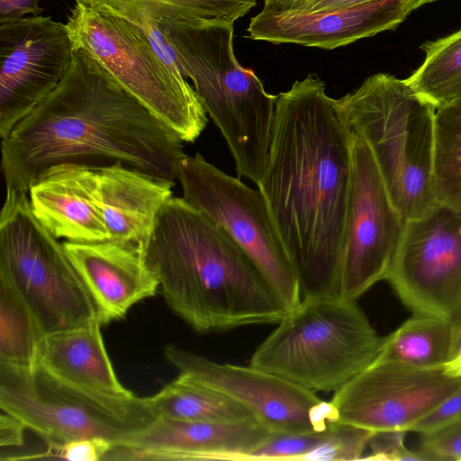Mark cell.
Here are the masks:
<instances>
[{
	"label": "cell",
	"mask_w": 461,
	"mask_h": 461,
	"mask_svg": "<svg viewBox=\"0 0 461 461\" xmlns=\"http://www.w3.org/2000/svg\"><path fill=\"white\" fill-rule=\"evenodd\" d=\"M352 131L316 73L276 95L258 190L297 275L302 299L339 295Z\"/></svg>",
	"instance_id": "cell-1"
},
{
	"label": "cell",
	"mask_w": 461,
	"mask_h": 461,
	"mask_svg": "<svg viewBox=\"0 0 461 461\" xmlns=\"http://www.w3.org/2000/svg\"><path fill=\"white\" fill-rule=\"evenodd\" d=\"M183 140L79 48L57 88L2 139L6 190L29 193L50 167L122 163L175 183Z\"/></svg>",
	"instance_id": "cell-2"
},
{
	"label": "cell",
	"mask_w": 461,
	"mask_h": 461,
	"mask_svg": "<svg viewBox=\"0 0 461 461\" xmlns=\"http://www.w3.org/2000/svg\"><path fill=\"white\" fill-rule=\"evenodd\" d=\"M145 257L166 303L199 332L276 324L289 311L232 238L183 197L160 208Z\"/></svg>",
	"instance_id": "cell-3"
},
{
	"label": "cell",
	"mask_w": 461,
	"mask_h": 461,
	"mask_svg": "<svg viewBox=\"0 0 461 461\" xmlns=\"http://www.w3.org/2000/svg\"><path fill=\"white\" fill-rule=\"evenodd\" d=\"M335 102L350 131L369 147L403 219L425 214L438 203L435 107L406 79L387 73L370 76Z\"/></svg>",
	"instance_id": "cell-4"
},
{
	"label": "cell",
	"mask_w": 461,
	"mask_h": 461,
	"mask_svg": "<svg viewBox=\"0 0 461 461\" xmlns=\"http://www.w3.org/2000/svg\"><path fill=\"white\" fill-rule=\"evenodd\" d=\"M258 346L249 365L307 390L336 392L378 358L383 337L340 295L302 299Z\"/></svg>",
	"instance_id": "cell-5"
},
{
	"label": "cell",
	"mask_w": 461,
	"mask_h": 461,
	"mask_svg": "<svg viewBox=\"0 0 461 461\" xmlns=\"http://www.w3.org/2000/svg\"><path fill=\"white\" fill-rule=\"evenodd\" d=\"M66 25L73 49L87 52L183 141L194 142L200 136L208 119L198 95L183 75L159 59L137 25L78 3Z\"/></svg>",
	"instance_id": "cell-6"
},
{
	"label": "cell",
	"mask_w": 461,
	"mask_h": 461,
	"mask_svg": "<svg viewBox=\"0 0 461 461\" xmlns=\"http://www.w3.org/2000/svg\"><path fill=\"white\" fill-rule=\"evenodd\" d=\"M0 277L20 293L45 334L100 321L63 243L36 219L27 193L6 190L0 215Z\"/></svg>",
	"instance_id": "cell-7"
},
{
	"label": "cell",
	"mask_w": 461,
	"mask_h": 461,
	"mask_svg": "<svg viewBox=\"0 0 461 461\" xmlns=\"http://www.w3.org/2000/svg\"><path fill=\"white\" fill-rule=\"evenodd\" d=\"M176 179L183 198L232 238L289 311L296 307L302 301L300 283L261 192L198 152L179 160Z\"/></svg>",
	"instance_id": "cell-8"
},
{
	"label": "cell",
	"mask_w": 461,
	"mask_h": 461,
	"mask_svg": "<svg viewBox=\"0 0 461 461\" xmlns=\"http://www.w3.org/2000/svg\"><path fill=\"white\" fill-rule=\"evenodd\" d=\"M158 23L176 51L183 76L192 81L222 134H243L263 121L276 96L266 91L252 69L237 60L234 24L173 20Z\"/></svg>",
	"instance_id": "cell-9"
},
{
	"label": "cell",
	"mask_w": 461,
	"mask_h": 461,
	"mask_svg": "<svg viewBox=\"0 0 461 461\" xmlns=\"http://www.w3.org/2000/svg\"><path fill=\"white\" fill-rule=\"evenodd\" d=\"M0 408L41 437L50 448L90 437L104 438L116 447L158 418L149 396L110 405L59 385L38 369L3 364Z\"/></svg>",
	"instance_id": "cell-10"
},
{
	"label": "cell",
	"mask_w": 461,
	"mask_h": 461,
	"mask_svg": "<svg viewBox=\"0 0 461 461\" xmlns=\"http://www.w3.org/2000/svg\"><path fill=\"white\" fill-rule=\"evenodd\" d=\"M412 313L461 311V210L438 202L407 221L385 279Z\"/></svg>",
	"instance_id": "cell-11"
},
{
	"label": "cell",
	"mask_w": 461,
	"mask_h": 461,
	"mask_svg": "<svg viewBox=\"0 0 461 461\" xmlns=\"http://www.w3.org/2000/svg\"><path fill=\"white\" fill-rule=\"evenodd\" d=\"M405 223L369 147L352 132V173L339 288L342 298L357 301L386 279Z\"/></svg>",
	"instance_id": "cell-12"
},
{
	"label": "cell",
	"mask_w": 461,
	"mask_h": 461,
	"mask_svg": "<svg viewBox=\"0 0 461 461\" xmlns=\"http://www.w3.org/2000/svg\"><path fill=\"white\" fill-rule=\"evenodd\" d=\"M164 353L179 375L237 401L275 433L323 430L336 420L330 402L261 368L215 362L176 345Z\"/></svg>",
	"instance_id": "cell-13"
},
{
	"label": "cell",
	"mask_w": 461,
	"mask_h": 461,
	"mask_svg": "<svg viewBox=\"0 0 461 461\" xmlns=\"http://www.w3.org/2000/svg\"><path fill=\"white\" fill-rule=\"evenodd\" d=\"M461 386L443 367L420 369L375 361L334 392L338 421L374 432L410 431Z\"/></svg>",
	"instance_id": "cell-14"
},
{
	"label": "cell",
	"mask_w": 461,
	"mask_h": 461,
	"mask_svg": "<svg viewBox=\"0 0 461 461\" xmlns=\"http://www.w3.org/2000/svg\"><path fill=\"white\" fill-rule=\"evenodd\" d=\"M66 23L31 15L0 23V136L59 85L72 60Z\"/></svg>",
	"instance_id": "cell-15"
},
{
	"label": "cell",
	"mask_w": 461,
	"mask_h": 461,
	"mask_svg": "<svg viewBox=\"0 0 461 461\" xmlns=\"http://www.w3.org/2000/svg\"><path fill=\"white\" fill-rule=\"evenodd\" d=\"M438 0H373L315 13L263 10L252 17L248 37L274 44L333 50L393 30L423 5Z\"/></svg>",
	"instance_id": "cell-16"
},
{
	"label": "cell",
	"mask_w": 461,
	"mask_h": 461,
	"mask_svg": "<svg viewBox=\"0 0 461 461\" xmlns=\"http://www.w3.org/2000/svg\"><path fill=\"white\" fill-rule=\"evenodd\" d=\"M275 434L259 422L216 424L158 417L114 447L105 459L240 461Z\"/></svg>",
	"instance_id": "cell-17"
},
{
	"label": "cell",
	"mask_w": 461,
	"mask_h": 461,
	"mask_svg": "<svg viewBox=\"0 0 461 461\" xmlns=\"http://www.w3.org/2000/svg\"><path fill=\"white\" fill-rule=\"evenodd\" d=\"M62 243L95 302L102 325L124 317L132 305L153 296L159 287L142 245L110 240Z\"/></svg>",
	"instance_id": "cell-18"
},
{
	"label": "cell",
	"mask_w": 461,
	"mask_h": 461,
	"mask_svg": "<svg viewBox=\"0 0 461 461\" xmlns=\"http://www.w3.org/2000/svg\"><path fill=\"white\" fill-rule=\"evenodd\" d=\"M32 211L58 240H109L97 194L96 167L63 163L42 173L29 190Z\"/></svg>",
	"instance_id": "cell-19"
},
{
	"label": "cell",
	"mask_w": 461,
	"mask_h": 461,
	"mask_svg": "<svg viewBox=\"0 0 461 461\" xmlns=\"http://www.w3.org/2000/svg\"><path fill=\"white\" fill-rule=\"evenodd\" d=\"M100 321L76 329L45 334L37 369L55 383L83 396L122 405L135 396L119 381L106 352Z\"/></svg>",
	"instance_id": "cell-20"
},
{
	"label": "cell",
	"mask_w": 461,
	"mask_h": 461,
	"mask_svg": "<svg viewBox=\"0 0 461 461\" xmlns=\"http://www.w3.org/2000/svg\"><path fill=\"white\" fill-rule=\"evenodd\" d=\"M97 194L109 240L146 247L175 183L125 167H96Z\"/></svg>",
	"instance_id": "cell-21"
},
{
	"label": "cell",
	"mask_w": 461,
	"mask_h": 461,
	"mask_svg": "<svg viewBox=\"0 0 461 461\" xmlns=\"http://www.w3.org/2000/svg\"><path fill=\"white\" fill-rule=\"evenodd\" d=\"M456 354L451 319L418 314L383 337L376 361L420 369L442 368Z\"/></svg>",
	"instance_id": "cell-22"
},
{
	"label": "cell",
	"mask_w": 461,
	"mask_h": 461,
	"mask_svg": "<svg viewBox=\"0 0 461 461\" xmlns=\"http://www.w3.org/2000/svg\"><path fill=\"white\" fill-rule=\"evenodd\" d=\"M149 401L158 417L216 424L259 422L237 401L182 375Z\"/></svg>",
	"instance_id": "cell-23"
},
{
	"label": "cell",
	"mask_w": 461,
	"mask_h": 461,
	"mask_svg": "<svg viewBox=\"0 0 461 461\" xmlns=\"http://www.w3.org/2000/svg\"><path fill=\"white\" fill-rule=\"evenodd\" d=\"M115 14L137 13L156 22L164 20L234 24L258 0H74Z\"/></svg>",
	"instance_id": "cell-24"
},
{
	"label": "cell",
	"mask_w": 461,
	"mask_h": 461,
	"mask_svg": "<svg viewBox=\"0 0 461 461\" xmlns=\"http://www.w3.org/2000/svg\"><path fill=\"white\" fill-rule=\"evenodd\" d=\"M44 335L20 293L7 279L0 277V364L36 370Z\"/></svg>",
	"instance_id": "cell-25"
},
{
	"label": "cell",
	"mask_w": 461,
	"mask_h": 461,
	"mask_svg": "<svg viewBox=\"0 0 461 461\" xmlns=\"http://www.w3.org/2000/svg\"><path fill=\"white\" fill-rule=\"evenodd\" d=\"M420 48L424 60L406 81L436 110L460 99L461 28Z\"/></svg>",
	"instance_id": "cell-26"
},
{
	"label": "cell",
	"mask_w": 461,
	"mask_h": 461,
	"mask_svg": "<svg viewBox=\"0 0 461 461\" xmlns=\"http://www.w3.org/2000/svg\"><path fill=\"white\" fill-rule=\"evenodd\" d=\"M434 189L438 202L461 210V98L436 110Z\"/></svg>",
	"instance_id": "cell-27"
},
{
	"label": "cell",
	"mask_w": 461,
	"mask_h": 461,
	"mask_svg": "<svg viewBox=\"0 0 461 461\" xmlns=\"http://www.w3.org/2000/svg\"><path fill=\"white\" fill-rule=\"evenodd\" d=\"M376 432L341 421H330L322 443L305 460H359Z\"/></svg>",
	"instance_id": "cell-28"
},
{
	"label": "cell",
	"mask_w": 461,
	"mask_h": 461,
	"mask_svg": "<svg viewBox=\"0 0 461 461\" xmlns=\"http://www.w3.org/2000/svg\"><path fill=\"white\" fill-rule=\"evenodd\" d=\"M325 435L326 429L298 434L276 433L265 445L245 456L242 460H305L322 443Z\"/></svg>",
	"instance_id": "cell-29"
},
{
	"label": "cell",
	"mask_w": 461,
	"mask_h": 461,
	"mask_svg": "<svg viewBox=\"0 0 461 461\" xmlns=\"http://www.w3.org/2000/svg\"><path fill=\"white\" fill-rule=\"evenodd\" d=\"M416 451L425 461H461V420L431 433L421 435Z\"/></svg>",
	"instance_id": "cell-30"
},
{
	"label": "cell",
	"mask_w": 461,
	"mask_h": 461,
	"mask_svg": "<svg viewBox=\"0 0 461 461\" xmlns=\"http://www.w3.org/2000/svg\"><path fill=\"white\" fill-rule=\"evenodd\" d=\"M407 431L391 430L376 432L371 438L368 447L370 452L364 460L378 461H424V457L417 451L408 449L404 444Z\"/></svg>",
	"instance_id": "cell-31"
},
{
	"label": "cell",
	"mask_w": 461,
	"mask_h": 461,
	"mask_svg": "<svg viewBox=\"0 0 461 461\" xmlns=\"http://www.w3.org/2000/svg\"><path fill=\"white\" fill-rule=\"evenodd\" d=\"M113 444L102 437H90L68 441L50 448L60 458L69 461H98L105 459Z\"/></svg>",
	"instance_id": "cell-32"
},
{
	"label": "cell",
	"mask_w": 461,
	"mask_h": 461,
	"mask_svg": "<svg viewBox=\"0 0 461 461\" xmlns=\"http://www.w3.org/2000/svg\"><path fill=\"white\" fill-rule=\"evenodd\" d=\"M461 420V386L413 425L410 431L431 433Z\"/></svg>",
	"instance_id": "cell-33"
},
{
	"label": "cell",
	"mask_w": 461,
	"mask_h": 461,
	"mask_svg": "<svg viewBox=\"0 0 461 461\" xmlns=\"http://www.w3.org/2000/svg\"><path fill=\"white\" fill-rule=\"evenodd\" d=\"M41 0H0V23L25 17L26 14L38 15L43 9Z\"/></svg>",
	"instance_id": "cell-34"
},
{
	"label": "cell",
	"mask_w": 461,
	"mask_h": 461,
	"mask_svg": "<svg viewBox=\"0 0 461 461\" xmlns=\"http://www.w3.org/2000/svg\"><path fill=\"white\" fill-rule=\"evenodd\" d=\"M373 0H295L285 11L287 13H315L335 10L359 5ZM284 13V12H283Z\"/></svg>",
	"instance_id": "cell-35"
},
{
	"label": "cell",
	"mask_w": 461,
	"mask_h": 461,
	"mask_svg": "<svg viewBox=\"0 0 461 461\" xmlns=\"http://www.w3.org/2000/svg\"><path fill=\"white\" fill-rule=\"evenodd\" d=\"M0 444L5 446H21L23 429H26L21 420L13 415L1 411Z\"/></svg>",
	"instance_id": "cell-36"
},
{
	"label": "cell",
	"mask_w": 461,
	"mask_h": 461,
	"mask_svg": "<svg viewBox=\"0 0 461 461\" xmlns=\"http://www.w3.org/2000/svg\"><path fill=\"white\" fill-rule=\"evenodd\" d=\"M443 370L449 376L461 378V348L443 366Z\"/></svg>",
	"instance_id": "cell-37"
},
{
	"label": "cell",
	"mask_w": 461,
	"mask_h": 461,
	"mask_svg": "<svg viewBox=\"0 0 461 461\" xmlns=\"http://www.w3.org/2000/svg\"><path fill=\"white\" fill-rule=\"evenodd\" d=\"M295 0H264L263 10L272 12H285Z\"/></svg>",
	"instance_id": "cell-38"
},
{
	"label": "cell",
	"mask_w": 461,
	"mask_h": 461,
	"mask_svg": "<svg viewBox=\"0 0 461 461\" xmlns=\"http://www.w3.org/2000/svg\"><path fill=\"white\" fill-rule=\"evenodd\" d=\"M452 321H453L454 329H455L456 354L458 352V350L461 348V311L452 319Z\"/></svg>",
	"instance_id": "cell-39"
}]
</instances>
